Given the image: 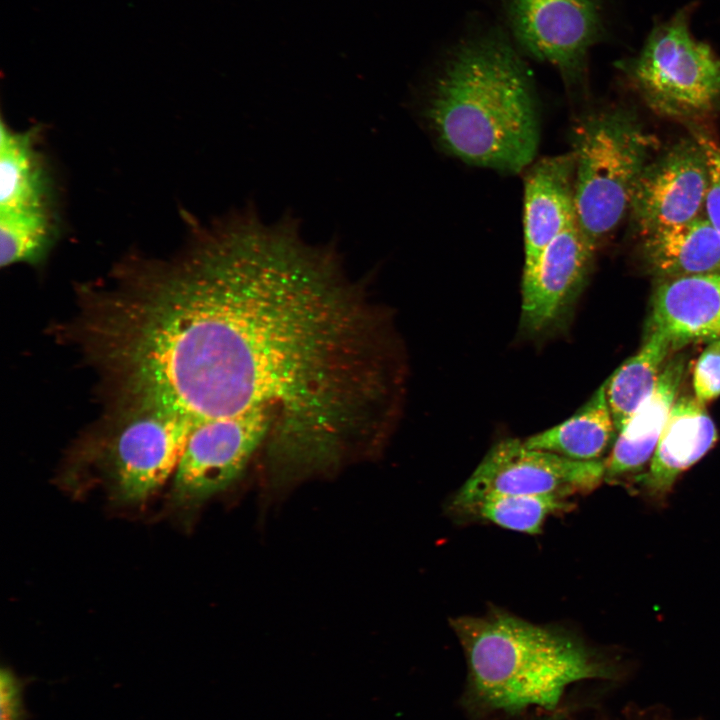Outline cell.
Returning a JSON list of instances; mask_svg holds the SVG:
<instances>
[{"label": "cell", "instance_id": "1", "mask_svg": "<svg viewBox=\"0 0 720 720\" xmlns=\"http://www.w3.org/2000/svg\"><path fill=\"white\" fill-rule=\"evenodd\" d=\"M424 117L441 147L471 165L518 173L538 149L530 73L519 50L497 31L452 50L434 79Z\"/></svg>", "mask_w": 720, "mask_h": 720}, {"label": "cell", "instance_id": "2", "mask_svg": "<svg viewBox=\"0 0 720 720\" xmlns=\"http://www.w3.org/2000/svg\"><path fill=\"white\" fill-rule=\"evenodd\" d=\"M450 625L466 657L469 698L483 710L553 711L570 685L615 674L573 633L502 610L457 617Z\"/></svg>", "mask_w": 720, "mask_h": 720}, {"label": "cell", "instance_id": "3", "mask_svg": "<svg viewBox=\"0 0 720 720\" xmlns=\"http://www.w3.org/2000/svg\"><path fill=\"white\" fill-rule=\"evenodd\" d=\"M570 140L576 219L596 249L629 212L638 179L658 144L634 113L621 108L581 115Z\"/></svg>", "mask_w": 720, "mask_h": 720}, {"label": "cell", "instance_id": "4", "mask_svg": "<svg viewBox=\"0 0 720 720\" xmlns=\"http://www.w3.org/2000/svg\"><path fill=\"white\" fill-rule=\"evenodd\" d=\"M689 9L658 24L635 58L621 66L647 105L673 118L720 108V59L689 30Z\"/></svg>", "mask_w": 720, "mask_h": 720}, {"label": "cell", "instance_id": "5", "mask_svg": "<svg viewBox=\"0 0 720 720\" xmlns=\"http://www.w3.org/2000/svg\"><path fill=\"white\" fill-rule=\"evenodd\" d=\"M606 475V460L576 461L529 448L518 439L494 445L453 498L463 507L492 495H550L568 498L596 489Z\"/></svg>", "mask_w": 720, "mask_h": 720}, {"label": "cell", "instance_id": "6", "mask_svg": "<svg viewBox=\"0 0 720 720\" xmlns=\"http://www.w3.org/2000/svg\"><path fill=\"white\" fill-rule=\"evenodd\" d=\"M519 48L552 65L566 86L584 80L589 49L604 34L602 0H501Z\"/></svg>", "mask_w": 720, "mask_h": 720}, {"label": "cell", "instance_id": "7", "mask_svg": "<svg viewBox=\"0 0 720 720\" xmlns=\"http://www.w3.org/2000/svg\"><path fill=\"white\" fill-rule=\"evenodd\" d=\"M123 413L104 466L112 495L132 504L147 499L175 473L193 427L161 409Z\"/></svg>", "mask_w": 720, "mask_h": 720}, {"label": "cell", "instance_id": "8", "mask_svg": "<svg viewBox=\"0 0 720 720\" xmlns=\"http://www.w3.org/2000/svg\"><path fill=\"white\" fill-rule=\"evenodd\" d=\"M271 443L268 430L244 422L218 420L194 426L174 473L172 500L193 507L228 488Z\"/></svg>", "mask_w": 720, "mask_h": 720}, {"label": "cell", "instance_id": "9", "mask_svg": "<svg viewBox=\"0 0 720 720\" xmlns=\"http://www.w3.org/2000/svg\"><path fill=\"white\" fill-rule=\"evenodd\" d=\"M708 180L706 154L693 135L650 160L638 179L629 208L640 236L701 216Z\"/></svg>", "mask_w": 720, "mask_h": 720}, {"label": "cell", "instance_id": "10", "mask_svg": "<svg viewBox=\"0 0 720 720\" xmlns=\"http://www.w3.org/2000/svg\"><path fill=\"white\" fill-rule=\"evenodd\" d=\"M595 250L575 223L545 248L531 271L523 273L524 333L541 336L566 323L588 280Z\"/></svg>", "mask_w": 720, "mask_h": 720}, {"label": "cell", "instance_id": "11", "mask_svg": "<svg viewBox=\"0 0 720 720\" xmlns=\"http://www.w3.org/2000/svg\"><path fill=\"white\" fill-rule=\"evenodd\" d=\"M575 223L573 153L544 157L531 164L524 180L523 273L531 271L545 248Z\"/></svg>", "mask_w": 720, "mask_h": 720}, {"label": "cell", "instance_id": "12", "mask_svg": "<svg viewBox=\"0 0 720 720\" xmlns=\"http://www.w3.org/2000/svg\"><path fill=\"white\" fill-rule=\"evenodd\" d=\"M717 441V431L704 404L696 397H677L647 473L640 479L644 496L664 504L684 471L698 462Z\"/></svg>", "mask_w": 720, "mask_h": 720}, {"label": "cell", "instance_id": "13", "mask_svg": "<svg viewBox=\"0 0 720 720\" xmlns=\"http://www.w3.org/2000/svg\"><path fill=\"white\" fill-rule=\"evenodd\" d=\"M685 370L684 355L668 359L650 397L617 433L606 460L605 480L615 484L626 481L628 487L640 481L677 399Z\"/></svg>", "mask_w": 720, "mask_h": 720}, {"label": "cell", "instance_id": "14", "mask_svg": "<svg viewBox=\"0 0 720 720\" xmlns=\"http://www.w3.org/2000/svg\"><path fill=\"white\" fill-rule=\"evenodd\" d=\"M651 327L674 349L720 338V272L662 280L652 303Z\"/></svg>", "mask_w": 720, "mask_h": 720}, {"label": "cell", "instance_id": "15", "mask_svg": "<svg viewBox=\"0 0 720 720\" xmlns=\"http://www.w3.org/2000/svg\"><path fill=\"white\" fill-rule=\"evenodd\" d=\"M641 253L662 280L720 272V235L702 215L642 237Z\"/></svg>", "mask_w": 720, "mask_h": 720}, {"label": "cell", "instance_id": "16", "mask_svg": "<svg viewBox=\"0 0 720 720\" xmlns=\"http://www.w3.org/2000/svg\"><path fill=\"white\" fill-rule=\"evenodd\" d=\"M36 128L0 127V211L53 209L51 183L40 151Z\"/></svg>", "mask_w": 720, "mask_h": 720}, {"label": "cell", "instance_id": "17", "mask_svg": "<svg viewBox=\"0 0 720 720\" xmlns=\"http://www.w3.org/2000/svg\"><path fill=\"white\" fill-rule=\"evenodd\" d=\"M616 436L604 382L570 418L530 436L524 444L571 460L604 461Z\"/></svg>", "mask_w": 720, "mask_h": 720}, {"label": "cell", "instance_id": "18", "mask_svg": "<svg viewBox=\"0 0 720 720\" xmlns=\"http://www.w3.org/2000/svg\"><path fill=\"white\" fill-rule=\"evenodd\" d=\"M671 350L674 346L670 338L651 327L639 351L605 381L617 433L654 391Z\"/></svg>", "mask_w": 720, "mask_h": 720}, {"label": "cell", "instance_id": "19", "mask_svg": "<svg viewBox=\"0 0 720 720\" xmlns=\"http://www.w3.org/2000/svg\"><path fill=\"white\" fill-rule=\"evenodd\" d=\"M57 234L54 209L0 211V264H36L46 257Z\"/></svg>", "mask_w": 720, "mask_h": 720}, {"label": "cell", "instance_id": "20", "mask_svg": "<svg viewBox=\"0 0 720 720\" xmlns=\"http://www.w3.org/2000/svg\"><path fill=\"white\" fill-rule=\"evenodd\" d=\"M570 505L566 498L550 495H492L463 507L459 512L533 535L542 531L548 516L566 511Z\"/></svg>", "mask_w": 720, "mask_h": 720}, {"label": "cell", "instance_id": "21", "mask_svg": "<svg viewBox=\"0 0 720 720\" xmlns=\"http://www.w3.org/2000/svg\"><path fill=\"white\" fill-rule=\"evenodd\" d=\"M692 135L705 151L708 163V188L705 197V217L720 235V146L706 131L691 127Z\"/></svg>", "mask_w": 720, "mask_h": 720}, {"label": "cell", "instance_id": "22", "mask_svg": "<svg viewBox=\"0 0 720 720\" xmlns=\"http://www.w3.org/2000/svg\"><path fill=\"white\" fill-rule=\"evenodd\" d=\"M695 397L706 403L720 395V338L710 341L693 370Z\"/></svg>", "mask_w": 720, "mask_h": 720}, {"label": "cell", "instance_id": "23", "mask_svg": "<svg viewBox=\"0 0 720 720\" xmlns=\"http://www.w3.org/2000/svg\"><path fill=\"white\" fill-rule=\"evenodd\" d=\"M30 680L19 677L9 666L0 669V720H28L24 702L25 687Z\"/></svg>", "mask_w": 720, "mask_h": 720}]
</instances>
